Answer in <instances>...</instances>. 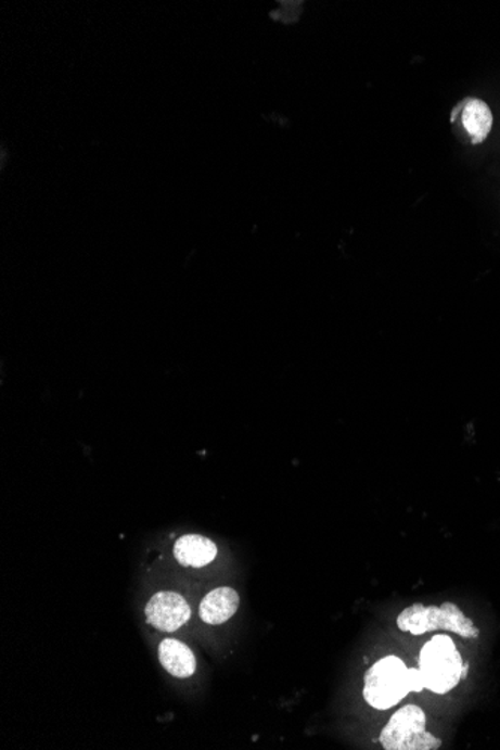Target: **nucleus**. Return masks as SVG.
I'll return each mask as SVG.
<instances>
[{"mask_svg": "<svg viewBox=\"0 0 500 750\" xmlns=\"http://www.w3.org/2000/svg\"><path fill=\"white\" fill-rule=\"evenodd\" d=\"M218 556V547L206 536L183 535L176 541L175 558L184 568H204Z\"/></svg>", "mask_w": 500, "mask_h": 750, "instance_id": "obj_9", "label": "nucleus"}, {"mask_svg": "<svg viewBox=\"0 0 500 750\" xmlns=\"http://www.w3.org/2000/svg\"><path fill=\"white\" fill-rule=\"evenodd\" d=\"M424 688L420 670L408 669L397 657L381 659L364 676V700L377 710L392 709L409 692Z\"/></svg>", "mask_w": 500, "mask_h": 750, "instance_id": "obj_1", "label": "nucleus"}, {"mask_svg": "<svg viewBox=\"0 0 500 750\" xmlns=\"http://www.w3.org/2000/svg\"><path fill=\"white\" fill-rule=\"evenodd\" d=\"M161 665L167 673L177 678L194 676L196 658L189 646L176 638H165L157 649Z\"/></svg>", "mask_w": 500, "mask_h": 750, "instance_id": "obj_8", "label": "nucleus"}, {"mask_svg": "<svg viewBox=\"0 0 500 750\" xmlns=\"http://www.w3.org/2000/svg\"><path fill=\"white\" fill-rule=\"evenodd\" d=\"M240 596L231 587H218L204 596L200 603L201 621L207 625H222L238 613Z\"/></svg>", "mask_w": 500, "mask_h": 750, "instance_id": "obj_7", "label": "nucleus"}, {"mask_svg": "<svg viewBox=\"0 0 500 750\" xmlns=\"http://www.w3.org/2000/svg\"><path fill=\"white\" fill-rule=\"evenodd\" d=\"M397 626L403 633L423 635L431 631L444 630L454 633L460 637L476 639L479 637L478 627L470 618L464 615L456 603L445 602L440 607H425L423 603H413L407 610L401 611L397 618Z\"/></svg>", "mask_w": 500, "mask_h": 750, "instance_id": "obj_3", "label": "nucleus"}, {"mask_svg": "<svg viewBox=\"0 0 500 750\" xmlns=\"http://www.w3.org/2000/svg\"><path fill=\"white\" fill-rule=\"evenodd\" d=\"M451 124L463 130L471 144H482L493 128V113L479 98H464L452 110Z\"/></svg>", "mask_w": 500, "mask_h": 750, "instance_id": "obj_6", "label": "nucleus"}, {"mask_svg": "<svg viewBox=\"0 0 500 750\" xmlns=\"http://www.w3.org/2000/svg\"><path fill=\"white\" fill-rule=\"evenodd\" d=\"M145 621L161 633H176L191 619V606L183 595L161 590L153 595L144 608Z\"/></svg>", "mask_w": 500, "mask_h": 750, "instance_id": "obj_5", "label": "nucleus"}, {"mask_svg": "<svg viewBox=\"0 0 500 750\" xmlns=\"http://www.w3.org/2000/svg\"><path fill=\"white\" fill-rule=\"evenodd\" d=\"M427 720L419 705H405L393 714L382 729L381 745L385 750H438L443 741L425 729Z\"/></svg>", "mask_w": 500, "mask_h": 750, "instance_id": "obj_4", "label": "nucleus"}, {"mask_svg": "<svg viewBox=\"0 0 500 750\" xmlns=\"http://www.w3.org/2000/svg\"><path fill=\"white\" fill-rule=\"evenodd\" d=\"M419 670L425 688L439 695L450 692L466 677L463 659L448 635H438L425 643L420 653Z\"/></svg>", "mask_w": 500, "mask_h": 750, "instance_id": "obj_2", "label": "nucleus"}]
</instances>
